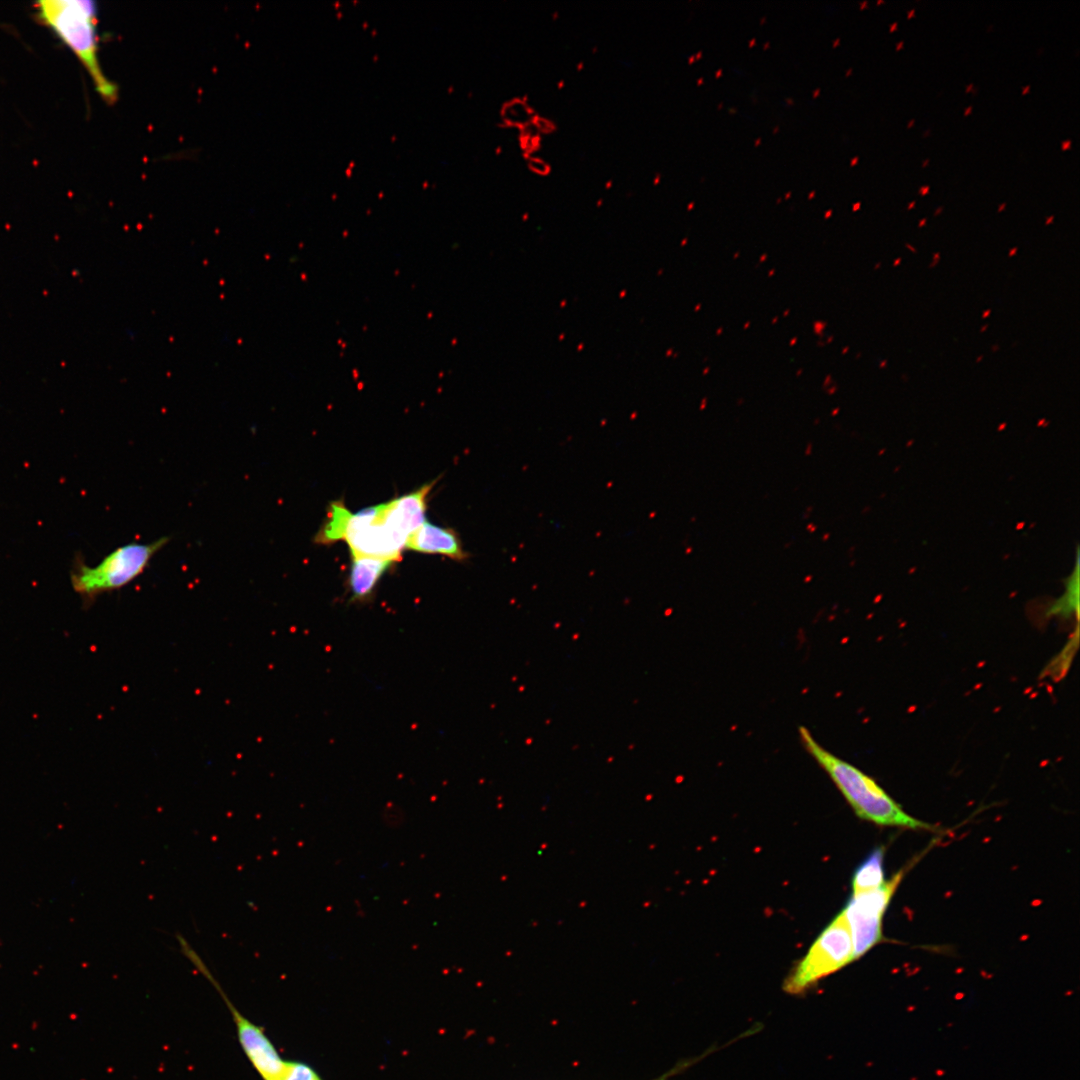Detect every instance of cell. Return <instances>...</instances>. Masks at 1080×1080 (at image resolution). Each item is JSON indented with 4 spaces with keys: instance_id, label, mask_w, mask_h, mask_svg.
<instances>
[{
    "instance_id": "6da1fadb",
    "label": "cell",
    "mask_w": 1080,
    "mask_h": 1080,
    "mask_svg": "<svg viewBox=\"0 0 1080 1080\" xmlns=\"http://www.w3.org/2000/svg\"><path fill=\"white\" fill-rule=\"evenodd\" d=\"M798 733L805 751L829 776L859 818L882 826L931 828L906 813L872 777L823 747L808 728L800 726Z\"/></svg>"
},
{
    "instance_id": "7a4b0ae2",
    "label": "cell",
    "mask_w": 1080,
    "mask_h": 1080,
    "mask_svg": "<svg viewBox=\"0 0 1080 1080\" xmlns=\"http://www.w3.org/2000/svg\"><path fill=\"white\" fill-rule=\"evenodd\" d=\"M40 20L73 51L107 103L118 98L117 86L104 74L96 37V8L92 1L46 0L37 3Z\"/></svg>"
},
{
    "instance_id": "3957f363",
    "label": "cell",
    "mask_w": 1080,
    "mask_h": 1080,
    "mask_svg": "<svg viewBox=\"0 0 1080 1080\" xmlns=\"http://www.w3.org/2000/svg\"><path fill=\"white\" fill-rule=\"evenodd\" d=\"M413 531L411 521L395 498L357 513L349 512L341 540L347 542L352 555L397 561Z\"/></svg>"
},
{
    "instance_id": "277c9868",
    "label": "cell",
    "mask_w": 1080,
    "mask_h": 1080,
    "mask_svg": "<svg viewBox=\"0 0 1080 1080\" xmlns=\"http://www.w3.org/2000/svg\"><path fill=\"white\" fill-rule=\"evenodd\" d=\"M168 542L165 536L150 543H129L113 550L96 566L76 559L70 573L72 587L86 602L120 589L140 576Z\"/></svg>"
},
{
    "instance_id": "5b68a950",
    "label": "cell",
    "mask_w": 1080,
    "mask_h": 1080,
    "mask_svg": "<svg viewBox=\"0 0 1080 1080\" xmlns=\"http://www.w3.org/2000/svg\"><path fill=\"white\" fill-rule=\"evenodd\" d=\"M854 961L852 938L842 911L824 928L806 955L784 981V991L797 995Z\"/></svg>"
},
{
    "instance_id": "8992f818",
    "label": "cell",
    "mask_w": 1080,
    "mask_h": 1080,
    "mask_svg": "<svg viewBox=\"0 0 1080 1080\" xmlns=\"http://www.w3.org/2000/svg\"><path fill=\"white\" fill-rule=\"evenodd\" d=\"M903 874L899 871L878 888L853 894L842 911L851 933L854 960L881 941L882 917Z\"/></svg>"
},
{
    "instance_id": "52a82bcc",
    "label": "cell",
    "mask_w": 1080,
    "mask_h": 1080,
    "mask_svg": "<svg viewBox=\"0 0 1080 1080\" xmlns=\"http://www.w3.org/2000/svg\"><path fill=\"white\" fill-rule=\"evenodd\" d=\"M231 1012L240 1046L256 1072L263 1080H276L285 1062L261 1027L237 1010L223 993L219 983L214 984Z\"/></svg>"
},
{
    "instance_id": "ba28073f",
    "label": "cell",
    "mask_w": 1080,
    "mask_h": 1080,
    "mask_svg": "<svg viewBox=\"0 0 1080 1080\" xmlns=\"http://www.w3.org/2000/svg\"><path fill=\"white\" fill-rule=\"evenodd\" d=\"M406 548L422 553L442 554L457 561L468 557L454 530L426 521L409 536Z\"/></svg>"
},
{
    "instance_id": "9c48e42d",
    "label": "cell",
    "mask_w": 1080,
    "mask_h": 1080,
    "mask_svg": "<svg viewBox=\"0 0 1080 1080\" xmlns=\"http://www.w3.org/2000/svg\"><path fill=\"white\" fill-rule=\"evenodd\" d=\"M352 558L349 576L351 600L364 601L374 592L378 581L394 561L361 555H352Z\"/></svg>"
},
{
    "instance_id": "30bf717a",
    "label": "cell",
    "mask_w": 1080,
    "mask_h": 1080,
    "mask_svg": "<svg viewBox=\"0 0 1080 1080\" xmlns=\"http://www.w3.org/2000/svg\"><path fill=\"white\" fill-rule=\"evenodd\" d=\"M884 848L878 847L861 863L852 878L853 894L873 890L884 881Z\"/></svg>"
},
{
    "instance_id": "8fae6325",
    "label": "cell",
    "mask_w": 1080,
    "mask_h": 1080,
    "mask_svg": "<svg viewBox=\"0 0 1080 1080\" xmlns=\"http://www.w3.org/2000/svg\"><path fill=\"white\" fill-rule=\"evenodd\" d=\"M536 115L525 97H513L504 102L501 108V119L505 126L521 128L532 122Z\"/></svg>"
},
{
    "instance_id": "7c38bea8",
    "label": "cell",
    "mask_w": 1080,
    "mask_h": 1080,
    "mask_svg": "<svg viewBox=\"0 0 1080 1080\" xmlns=\"http://www.w3.org/2000/svg\"><path fill=\"white\" fill-rule=\"evenodd\" d=\"M276 1080H321L319 1075L307 1064L285 1062V1066Z\"/></svg>"
},
{
    "instance_id": "4fadbf2b",
    "label": "cell",
    "mask_w": 1080,
    "mask_h": 1080,
    "mask_svg": "<svg viewBox=\"0 0 1080 1080\" xmlns=\"http://www.w3.org/2000/svg\"><path fill=\"white\" fill-rule=\"evenodd\" d=\"M519 142L525 156L531 155L541 145L540 132L532 122L519 128Z\"/></svg>"
},
{
    "instance_id": "5bb4252c",
    "label": "cell",
    "mask_w": 1080,
    "mask_h": 1080,
    "mask_svg": "<svg viewBox=\"0 0 1080 1080\" xmlns=\"http://www.w3.org/2000/svg\"><path fill=\"white\" fill-rule=\"evenodd\" d=\"M525 158L529 169L534 173L542 176L550 173L551 166L544 159L532 155L525 156Z\"/></svg>"
},
{
    "instance_id": "9a60e30c",
    "label": "cell",
    "mask_w": 1080,
    "mask_h": 1080,
    "mask_svg": "<svg viewBox=\"0 0 1080 1080\" xmlns=\"http://www.w3.org/2000/svg\"><path fill=\"white\" fill-rule=\"evenodd\" d=\"M533 123L535 124L540 133H551L556 128V125L553 121L540 115L535 116V118L533 119Z\"/></svg>"
},
{
    "instance_id": "2e32d148",
    "label": "cell",
    "mask_w": 1080,
    "mask_h": 1080,
    "mask_svg": "<svg viewBox=\"0 0 1080 1080\" xmlns=\"http://www.w3.org/2000/svg\"><path fill=\"white\" fill-rule=\"evenodd\" d=\"M695 1062H697V1059H694L692 1061H687L685 1063H681V1064L677 1065L675 1068H673L672 1070L666 1072L665 1074H663L660 1077H658L656 1079H653V1080H668L670 1077L674 1076L676 1073H679L680 1071L684 1070L686 1067H688L689 1065H691V1064H693Z\"/></svg>"
},
{
    "instance_id": "e0dca14e",
    "label": "cell",
    "mask_w": 1080,
    "mask_h": 1080,
    "mask_svg": "<svg viewBox=\"0 0 1080 1080\" xmlns=\"http://www.w3.org/2000/svg\"><path fill=\"white\" fill-rule=\"evenodd\" d=\"M1071 146H1072V141L1070 139L1064 140L1061 143V149L1064 150V151L1070 149Z\"/></svg>"
},
{
    "instance_id": "ac0fdd59",
    "label": "cell",
    "mask_w": 1080,
    "mask_h": 1080,
    "mask_svg": "<svg viewBox=\"0 0 1080 1080\" xmlns=\"http://www.w3.org/2000/svg\"><path fill=\"white\" fill-rule=\"evenodd\" d=\"M929 190H930V187L928 185H925V186H922L919 189V193H920V195L923 196V195H926L929 192Z\"/></svg>"
},
{
    "instance_id": "d6986e66",
    "label": "cell",
    "mask_w": 1080,
    "mask_h": 1080,
    "mask_svg": "<svg viewBox=\"0 0 1080 1080\" xmlns=\"http://www.w3.org/2000/svg\"><path fill=\"white\" fill-rule=\"evenodd\" d=\"M1029 90H1030V85H1027V86L1023 87L1022 94L1023 95L1027 94L1029 92Z\"/></svg>"
},
{
    "instance_id": "ffe728a7",
    "label": "cell",
    "mask_w": 1080,
    "mask_h": 1080,
    "mask_svg": "<svg viewBox=\"0 0 1080 1080\" xmlns=\"http://www.w3.org/2000/svg\"><path fill=\"white\" fill-rule=\"evenodd\" d=\"M972 108H973L972 105L968 106V108L965 109L964 115L965 116L969 115L971 113V111H972Z\"/></svg>"
},
{
    "instance_id": "44dd1931",
    "label": "cell",
    "mask_w": 1080,
    "mask_h": 1080,
    "mask_svg": "<svg viewBox=\"0 0 1080 1080\" xmlns=\"http://www.w3.org/2000/svg\"><path fill=\"white\" fill-rule=\"evenodd\" d=\"M897 26H898L897 22L892 23V25L890 26V32H893L895 29H897Z\"/></svg>"
},
{
    "instance_id": "7402d4cb",
    "label": "cell",
    "mask_w": 1080,
    "mask_h": 1080,
    "mask_svg": "<svg viewBox=\"0 0 1080 1080\" xmlns=\"http://www.w3.org/2000/svg\"><path fill=\"white\" fill-rule=\"evenodd\" d=\"M914 14H915V9L913 8V9H911V10H910V11L908 12V14H907V18H911V17H913V16H914Z\"/></svg>"
},
{
    "instance_id": "603a6c76",
    "label": "cell",
    "mask_w": 1080,
    "mask_h": 1080,
    "mask_svg": "<svg viewBox=\"0 0 1080 1080\" xmlns=\"http://www.w3.org/2000/svg\"><path fill=\"white\" fill-rule=\"evenodd\" d=\"M903 45H904V41L898 42L897 45H896V50H900L903 47Z\"/></svg>"
},
{
    "instance_id": "cb8c5ba5",
    "label": "cell",
    "mask_w": 1080,
    "mask_h": 1080,
    "mask_svg": "<svg viewBox=\"0 0 1080 1080\" xmlns=\"http://www.w3.org/2000/svg\"><path fill=\"white\" fill-rule=\"evenodd\" d=\"M973 87H974V85H973L972 83H970L969 85H967V87H966V92H970V91L972 90V88H973Z\"/></svg>"
},
{
    "instance_id": "d4e9b609",
    "label": "cell",
    "mask_w": 1080,
    "mask_h": 1080,
    "mask_svg": "<svg viewBox=\"0 0 1080 1080\" xmlns=\"http://www.w3.org/2000/svg\"><path fill=\"white\" fill-rule=\"evenodd\" d=\"M914 122H915V120H914V119H911V120L909 121V123H908L907 127H908V128H910V127H911V126H912V125L914 124Z\"/></svg>"
},
{
    "instance_id": "484cf974",
    "label": "cell",
    "mask_w": 1080,
    "mask_h": 1080,
    "mask_svg": "<svg viewBox=\"0 0 1080 1080\" xmlns=\"http://www.w3.org/2000/svg\"><path fill=\"white\" fill-rule=\"evenodd\" d=\"M926 221H927V219H926V218L922 219V220H921V221L919 222V226H923V225L925 224V222H926Z\"/></svg>"
},
{
    "instance_id": "4316f807",
    "label": "cell",
    "mask_w": 1080,
    "mask_h": 1080,
    "mask_svg": "<svg viewBox=\"0 0 1080 1080\" xmlns=\"http://www.w3.org/2000/svg\"><path fill=\"white\" fill-rule=\"evenodd\" d=\"M929 163V159H925L922 163V167H925Z\"/></svg>"
},
{
    "instance_id": "83f0119b",
    "label": "cell",
    "mask_w": 1080,
    "mask_h": 1080,
    "mask_svg": "<svg viewBox=\"0 0 1080 1080\" xmlns=\"http://www.w3.org/2000/svg\"><path fill=\"white\" fill-rule=\"evenodd\" d=\"M914 205H915V201H912V202H911V203H910V204L908 205V209H911V208H913V207H914Z\"/></svg>"
},
{
    "instance_id": "f1b7e54d",
    "label": "cell",
    "mask_w": 1080,
    "mask_h": 1080,
    "mask_svg": "<svg viewBox=\"0 0 1080 1080\" xmlns=\"http://www.w3.org/2000/svg\"><path fill=\"white\" fill-rule=\"evenodd\" d=\"M1005 206H1006V203H1003L1002 205H1000V206H999L998 210H999V211H1002V210L1004 209V207H1005Z\"/></svg>"
},
{
    "instance_id": "f546056e",
    "label": "cell",
    "mask_w": 1080,
    "mask_h": 1080,
    "mask_svg": "<svg viewBox=\"0 0 1080 1080\" xmlns=\"http://www.w3.org/2000/svg\"><path fill=\"white\" fill-rule=\"evenodd\" d=\"M1053 218H1054L1053 216H1050L1049 218H1047L1046 224H1049L1053 220Z\"/></svg>"
},
{
    "instance_id": "4dcf8cb0",
    "label": "cell",
    "mask_w": 1080,
    "mask_h": 1080,
    "mask_svg": "<svg viewBox=\"0 0 1080 1080\" xmlns=\"http://www.w3.org/2000/svg\"><path fill=\"white\" fill-rule=\"evenodd\" d=\"M941 211H942V207H939V208H938V209H937V210L935 211V215L939 214V213H940Z\"/></svg>"
},
{
    "instance_id": "1f68e13d",
    "label": "cell",
    "mask_w": 1080,
    "mask_h": 1080,
    "mask_svg": "<svg viewBox=\"0 0 1080 1080\" xmlns=\"http://www.w3.org/2000/svg\"><path fill=\"white\" fill-rule=\"evenodd\" d=\"M929 132H930V130H929V129H928V130H926V131H925V133H924V136H926L927 134H929Z\"/></svg>"
}]
</instances>
